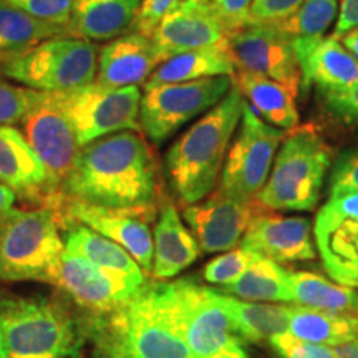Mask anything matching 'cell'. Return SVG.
<instances>
[{"label":"cell","instance_id":"1","mask_svg":"<svg viewBox=\"0 0 358 358\" xmlns=\"http://www.w3.org/2000/svg\"><path fill=\"white\" fill-rule=\"evenodd\" d=\"M73 201L145 211L156 201V164L138 131H120L80 148L73 168L62 182Z\"/></svg>","mask_w":358,"mask_h":358},{"label":"cell","instance_id":"2","mask_svg":"<svg viewBox=\"0 0 358 358\" xmlns=\"http://www.w3.org/2000/svg\"><path fill=\"white\" fill-rule=\"evenodd\" d=\"M244 103V96L232 85L229 93L169 148L164 163L179 203H199L213 192L243 118Z\"/></svg>","mask_w":358,"mask_h":358},{"label":"cell","instance_id":"3","mask_svg":"<svg viewBox=\"0 0 358 358\" xmlns=\"http://www.w3.org/2000/svg\"><path fill=\"white\" fill-rule=\"evenodd\" d=\"M83 335L47 297L0 299V358H80Z\"/></svg>","mask_w":358,"mask_h":358},{"label":"cell","instance_id":"4","mask_svg":"<svg viewBox=\"0 0 358 358\" xmlns=\"http://www.w3.org/2000/svg\"><path fill=\"white\" fill-rule=\"evenodd\" d=\"M332 164V153L315 129L302 128L282 141L257 198L267 211H313Z\"/></svg>","mask_w":358,"mask_h":358},{"label":"cell","instance_id":"5","mask_svg":"<svg viewBox=\"0 0 358 358\" xmlns=\"http://www.w3.org/2000/svg\"><path fill=\"white\" fill-rule=\"evenodd\" d=\"M64 252L52 209H12L0 221V280L57 285Z\"/></svg>","mask_w":358,"mask_h":358},{"label":"cell","instance_id":"6","mask_svg":"<svg viewBox=\"0 0 358 358\" xmlns=\"http://www.w3.org/2000/svg\"><path fill=\"white\" fill-rule=\"evenodd\" d=\"M116 312L111 338L127 358H198L181 332L164 284L145 285Z\"/></svg>","mask_w":358,"mask_h":358},{"label":"cell","instance_id":"7","mask_svg":"<svg viewBox=\"0 0 358 358\" xmlns=\"http://www.w3.org/2000/svg\"><path fill=\"white\" fill-rule=\"evenodd\" d=\"M96 47L88 40L60 35L29 50L0 57V73L22 87L43 93L69 92L93 83Z\"/></svg>","mask_w":358,"mask_h":358},{"label":"cell","instance_id":"8","mask_svg":"<svg viewBox=\"0 0 358 358\" xmlns=\"http://www.w3.org/2000/svg\"><path fill=\"white\" fill-rule=\"evenodd\" d=\"M50 96L69 118L80 146L120 131H141L143 92L138 85L108 88L93 82Z\"/></svg>","mask_w":358,"mask_h":358},{"label":"cell","instance_id":"9","mask_svg":"<svg viewBox=\"0 0 358 358\" xmlns=\"http://www.w3.org/2000/svg\"><path fill=\"white\" fill-rule=\"evenodd\" d=\"M232 85L231 77L145 85L140 106L141 131L155 145H161L179 128L214 108Z\"/></svg>","mask_w":358,"mask_h":358},{"label":"cell","instance_id":"10","mask_svg":"<svg viewBox=\"0 0 358 358\" xmlns=\"http://www.w3.org/2000/svg\"><path fill=\"white\" fill-rule=\"evenodd\" d=\"M169 303L187 345L198 358H208L232 345H244L234 319L222 302L221 290L192 280L164 284Z\"/></svg>","mask_w":358,"mask_h":358},{"label":"cell","instance_id":"11","mask_svg":"<svg viewBox=\"0 0 358 358\" xmlns=\"http://www.w3.org/2000/svg\"><path fill=\"white\" fill-rule=\"evenodd\" d=\"M282 140V129L264 122L244 103L239 134L227 151L219 189L239 199H256L267 182Z\"/></svg>","mask_w":358,"mask_h":358},{"label":"cell","instance_id":"12","mask_svg":"<svg viewBox=\"0 0 358 358\" xmlns=\"http://www.w3.org/2000/svg\"><path fill=\"white\" fill-rule=\"evenodd\" d=\"M324 268L338 284L358 280V191H330L313 224Z\"/></svg>","mask_w":358,"mask_h":358},{"label":"cell","instance_id":"13","mask_svg":"<svg viewBox=\"0 0 358 358\" xmlns=\"http://www.w3.org/2000/svg\"><path fill=\"white\" fill-rule=\"evenodd\" d=\"M226 45L234 60L236 73L274 80L299 93L301 65L287 35L277 25L248 24L227 34Z\"/></svg>","mask_w":358,"mask_h":358},{"label":"cell","instance_id":"14","mask_svg":"<svg viewBox=\"0 0 358 358\" xmlns=\"http://www.w3.org/2000/svg\"><path fill=\"white\" fill-rule=\"evenodd\" d=\"M182 216L198 241L201 252H226L243 241L256 216V201L234 198L217 187L199 203L186 206Z\"/></svg>","mask_w":358,"mask_h":358},{"label":"cell","instance_id":"15","mask_svg":"<svg viewBox=\"0 0 358 358\" xmlns=\"http://www.w3.org/2000/svg\"><path fill=\"white\" fill-rule=\"evenodd\" d=\"M20 124L52 182H64L82 146L69 118L52 100L50 93L22 118Z\"/></svg>","mask_w":358,"mask_h":358},{"label":"cell","instance_id":"16","mask_svg":"<svg viewBox=\"0 0 358 358\" xmlns=\"http://www.w3.org/2000/svg\"><path fill=\"white\" fill-rule=\"evenodd\" d=\"M58 287L78 303L100 312L118 310L145 285L129 280L118 272L103 268L88 259L64 252L58 274Z\"/></svg>","mask_w":358,"mask_h":358},{"label":"cell","instance_id":"17","mask_svg":"<svg viewBox=\"0 0 358 358\" xmlns=\"http://www.w3.org/2000/svg\"><path fill=\"white\" fill-rule=\"evenodd\" d=\"M241 248L279 264L306 262L317 256L312 222L295 216L256 214L244 232Z\"/></svg>","mask_w":358,"mask_h":358},{"label":"cell","instance_id":"18","mask_svg":"<svg viewBox=\"0 0 358 358\" xmlns=\"http://www.w3.org/2000/svg\"><path fill=\"white\" fill-rule=\"evenodd\" d=\"M153 38L128 32L110 40L98 53L95 83L108 88L140 85L163 64Z\"/></svg>","mask_w":358,"mask_h":358},{"label":"cell","instance_id":"19","mask_svg":"<svg viewBox=\"0 0 358 358\" xmlns=\"http://www.w3.org/2000/svg\"><path fill=\"white\" fill-rule=\"evenodd\" d=\"M66 213L77 222L122 245L138 262L145 275L151 274V268H153V234H151L150 226L145 221H141L134 211L100 208V206L71 199Z\"/></svg>","mask_w":358,"mask_h":358},{"label":"cell","instance_id":"20","mask_svg":"<svg viewBox=\"0 0 358 358\" xmlns=\"http://www.w3.org/2000/svg\"><path fill=\"white\" fill-rule=\"evenodd\" d=\"M151 38L163 60H168L179 53L221 43L226 32L211 7H194L181 2L161 20Z\"/></svg>","mask_w":358,"mask_h":358},{"label":"cell","instance_id":"21","mask_svg":"<svg viewBox=\"0 0 358 358\" xmlns=\"http://www.w3.org/2000/svg\"><path fill=\"white\" fill-rule=\"evenodd\" d=\"M201 249L196 237L179 216L176 206H163L153 232V268L155 279H173L191 266Z\"/></svg>","mask_w":358,"mask_h":358},{"label":"cell","instance_id":"22","mask_svg":"<svg viewBox=\"0 0 358 358\" xmlns=\"http://www.w3.org/2000/svg\"><path fill=\"white\" fill-rule=\"evenodd\" d=\"M0 185L15 194L32 196L52 185L47 168L20 129L0 124Z\"/></svg>","mask_w":358,"mask_h":358},{"label":"cell","instance_id":"23","mask_svg":"<svg viewBox=\"0 0 358 358\" xmlns=\"http://www.w3.org/2000/svg\"><path fill=\"white\" fill-rule=\"evenodd\" d=\"M141 0H73L71 37L110 42L131 30Z\"/></svg>","mask_w":358,"mask_h":358},{"label":"cell","instance_id":"24","mask_svg":"<svg viewBox=\"0 0 358 358\" xmlns=\"http://www.w3.org/2000/svg\"><path fill=\"white\" fill-rule=\"evenodd\" d=\"M302 87H315L322 96L358 82V60L338 38L327 37L301 62Z\"/></svg>","mask_w":358,"mask_h":358},{"label":"cell","instance_id":"25","mask_svg":"<svg viewBox=\"0 0 358 358\" xmlns=\"http://www.w3.org/2000/svg\"><path fill=\"white\" fill-rule=\"evenodd\" d=\"M234 87L259 118L279 129H294L299 127V110L295 96L297 93L277 83L274 80L250 73H236Z\"/></svg>","mask_w":358,"mask_h":358},{"label":"cell","instance_id":"26","mask_svg":"<svg viewBox=\"0 0 358 358\" xmlns=\"http://www.w3.org/2000/svg\"><path fill=\"white\" fill-rule=\"evenodd\" d=\"M234 75V60L227 50L226 38H224V42L213 47L185 52L168 58L150 75L145 85L194 82V80L213 77L232 78Z\"/></svg>","mask_w":358,"mask_h":358},{"label":"cell","instance_id":"27","mask_svg":"<svg viewBox=\"0 0 358 358\" xmlns=\"http://www.w3.org/2000/svg\"><path fill=\"white\" fill-rule=\"evenodd\" d=\"M64 244L66 252L88 259L90 262L103 268L118 272L140 285L146 284L145 272L122 245L108 237L98 234L96 231L90 229L83 224L77 222L66 229Z\"/></svg>","mask_w":358,"mask_h":358},{"label":"cell","instance_id":"28","mask_svg":"<svg viewBox=\"0 0 358 358\" xmlns=\"http://www.w3.org/2000/svg\"><path fill=\"white\" fill-rule=\"evenodd\" d=\"M287 332L307 342L337 347L358 340V315L308 307H292Z\"/></svg>","mask_w":358,"mask_h":358},{"label":"cell","instance_id":"29","mask_svg":"<svg viewBox=\"0 0 358 358\" xmlns=\"http://www.w3.org/2000/svg\"><path fill=\"white\" fill-rule=\"evenodd\" d=\"M290 274L279 262L257 256L248 271L221 292L249 302H294Z\"/></svg>","mask_w":358,"mask_h":358},{"label":"cell","instance_id":"30","mask_svg":"<svg viewBox=\"0 0 358 358\" xmlns=\"http://www.w3.org/2000/svg\"><path fill=\"white\" fill-rule=\"evenodd\" d=\"M338 15V0H303L279 29L287 35L299 65L319 45Z\"/></svg>","mask_w":358,"mask_h":358},{"label":"cell","instance_id":"31","mask_svg":"<svg viewBox=\"0 0 358 358\" xmlns=\"http://www.w3.org/2000/svg\"><path fill=\"white\" fill-rule=\"evenodd\" d=\"M222 294V302L234 319L237 334L244 342H268L275 335L287 332L290 306H266Z\"/></svg>","mask_w":358,"mask_h":358},{"label":"cell","instance_id":"32","mask_svg":"<svg viewBox=\"0 0 358 358\" xmlns=\"http://www.w3.org/2000/svg\"><path fill=\"white\" fill-rule=\"evenodd\" d=\"M290 284L294 303L319 310L358 315V292L350 285L335 284L312 272H292Z\"/></svg>","mask_w":358,"mask_h":358},{"label":"cell","instance_id":"33","mask_svg":"<svg viewBox=\"0 0 358 358\" xmlns=\"http://www.w3.org/2000/svg\"><path fill=\"white\" fill-rule=\"evenodd\" d=\"M66 32L64 27L38 20L20 8L0 0V57L19 53L45 40L60 37Z\"/></svg>","mask_w":358,"mask_h":358},{"label":"cell","instance_id":"34","mask_svg":"<svg viewBox=\"0 0 358 358\" xmlns=\"http://www.w3.org/2000/svg\"><path fill=\"white\" fill-rule=\"evenodd\" d=\"M45 96L47 93L0 78V124L20 123L22 118Z\"/></svg>","mask_w":358,"mask_h":358},{"label":"cell","instance_id":"35","mask_svg":"<svg viewBox=\"0 0 358 358\" xmlns=\"http://www.w3.org/2000/svg\"><path fill=\"white\" fill-rule=\"evenodd\" d=\"M256 259L257 254L250 252L248 249H232L229 252L222 254V256L206 264L203 277L209 284H216L224 287V285H229L239 279Z\"/></svg>","mask_w":358,"mask_h":358},{"label":"cell","instance_id":"36","mask_svg":"<svg viewBox=\"0 0 358 358\" xmlns=\"http://www.w3.org/2000/svg\"><path fill=\"white\" fill-rule=\"evenodd\" d=\"M6 2L27 12L35 19L64 27L69 32L73 0H6Z\"/></svg>","mask_w":358,"mask_h":358},{"label":"cell","instance_id":"37","mask_svg":"<svg viewBox=\"0 0 358 358\" xmlns=\"http://www.w3.org/2000/svg\"><path fill=\"white\" fill-rule=\"evenodd\" d=\"M268 343L280 358H337L334 347L307 342L289 332L275 335L268 340Z\"/></svg>","mask_w":358,"mask_h":358},{"label":"cell","instance_id":"38","mask_svg":"<svg viewBox=\"0 0 358 358\" xmlns=\"http://www.w3.org/2000/svg\"><path fill=\"white\" fill-rule=\"evenodd\" d=\"M303 0H252L249 24L279 25L301 7Z\"/></svg>","mask_w":358,"mask_h":358},{"label":"cell","instance_id":"39","mask_svg":"<svg viewBox=\"0 0 358 358\" xmlns=\"http://www.w3.org/2000/svg\"><path fill=\"white\" fill-rule=\"evenodd\" d=\"M181 2L182 0H141V6L138 8V13L134 17L129 32L151 37L155 30L158 29L161 20Z\"/></svg>","mask_w":358,"mask_h":358},{"label":"cell","instance_id":"40","mask_svg":"<svg viewBox=\"0 0 358 358\" xmlns=\"http://www.w3.org/2000/svg\"><path fill=\"white\" fill-rule=\"evenodd\" d=\"M250 3L252 0H211L209 7L227 35L249 24Z\"/></svg>","mask_w":358,"mask_h":358},{"label":"cell","instance_id":"41","mask_svg":"<svg viewBox=\"0 0 358 358\" xmlns=\"http://www.w3.org/2000/svg\"><path fill=\"white\" fill-rule=\"evenodd\" d=\"M335 189L358 191V146L343 151L335 159L330 176V191Z\"/></svg>","mask_w":358,"mask_h":358},{"label":"cell","instance_id":"42","mask_svg":"<svg viewBox=\"0 0 358 358\" xmlns=\"http://www.w3.org/2000/svg\"><path fill=\"white\" fill-rule=\"evenodd\" d=\"M325 108L347 123H358V82L334 95H325Z\"/></svg>","mask_w":358,"mask_h":358},{"label":"cell","instance_id":"43","mask_svg":"<svg viewBox=\"0 0 358 358\" xmlns=\"http://www.w3.org/2000/svg\"><path fill=\"white\" fill-rule=\"evenodd\" d=\"M353 29H358V0H342L338 3V15L334 34L330 37L340 40Z\"/></svg>","mask_w":358,"mask_h":358},{"label":"cell","instance_id":"44","mask_svg":"<svg viewBox=\"0 0 358 358\" xmlns=\"http://www.w3.org/2000/svg\"><path fill=\"white\" fill-rule=\"evenodd\" d=\"M93 358H127L122 352L118 350V347L115 345L113 338H105L98 343L96 352L93 353Z\"/></svg>","mask_w":358,"mask_h":358},{"label":"cell","instance_id":"45","mask_svg":"<svg viewBox=\"0 0 358 358\" xmlns=\"http://www.w3.org/2000/svg\"><path fill=\"white\" fill-rule=\"evenodd\" d=\"M15 199L17 194L10 189V187L0 185V221L12 211Z\"/></svg>","mask_w":358,"mask_h":358},{"label":"cell","instance_id":"46","mask_svg":"<svg viewBox=\"0 0 358 358\" xmlns=\"http://www.w3.org/2000/svg\"><path fill=\"white\" fill-rule=\"evenodd\" d=\"M337 358H358V340L334 347Z\"/></svg>","mask_w":358,"mask_h":358},{"label":"cell","instance_id":"47","mask_svg":"<svg viewBox=\"0 0 358 358\" xmlns=\"http://www.w3.org/2000/svg\"><path fill=\"white\" fill-rule=\"evenodd\" d=\"M340 42L345 45L347 50L358 60V29H353L348 34L343 35V37L340 38Z\"/></svg>","mask_w":358,"mask_h":358},{"label":"cell","instance_id":"48","mask_svg":"<svg viewBox=\"0 0 358 358\" xmlns=\"http://www.w3.org/2000/svg\"><path fill=\"white\" fill-rule=\"evenodd\" d=\"M208 358H249L248 353L244 352L243 345H232L224 348V350L214 353V355L208 357Z\"/></svg>","mask_w":358,"mask_h":358},{"label":"cell","instance_id":"49","mask_svg":"<svg viewBox=\"0 0 358 358\" xmlns=\"http://www.w3.org/2000/svg\"><path fill=\"white\" fill-rule=\"evenodd\" d=\"M182 2L187 3V6H194V7H209V6H211V0H182Z\"/></svg>","mask_w":358,"mask_h":358},{"label":"cell","instance_id":"50","mask_svg":"<svg viewBox=\"0 0 358 358\" xmlns=\"http://www.w3.org/2000/svg\"><path fill=\"white\" fill-rule=\"evenodd\" d=\"M350 287H353V289H357V290H358V280L353 282V284L350 285Z\"/></svg>","mask_w":358,"mask_h":358}]
</instances>
